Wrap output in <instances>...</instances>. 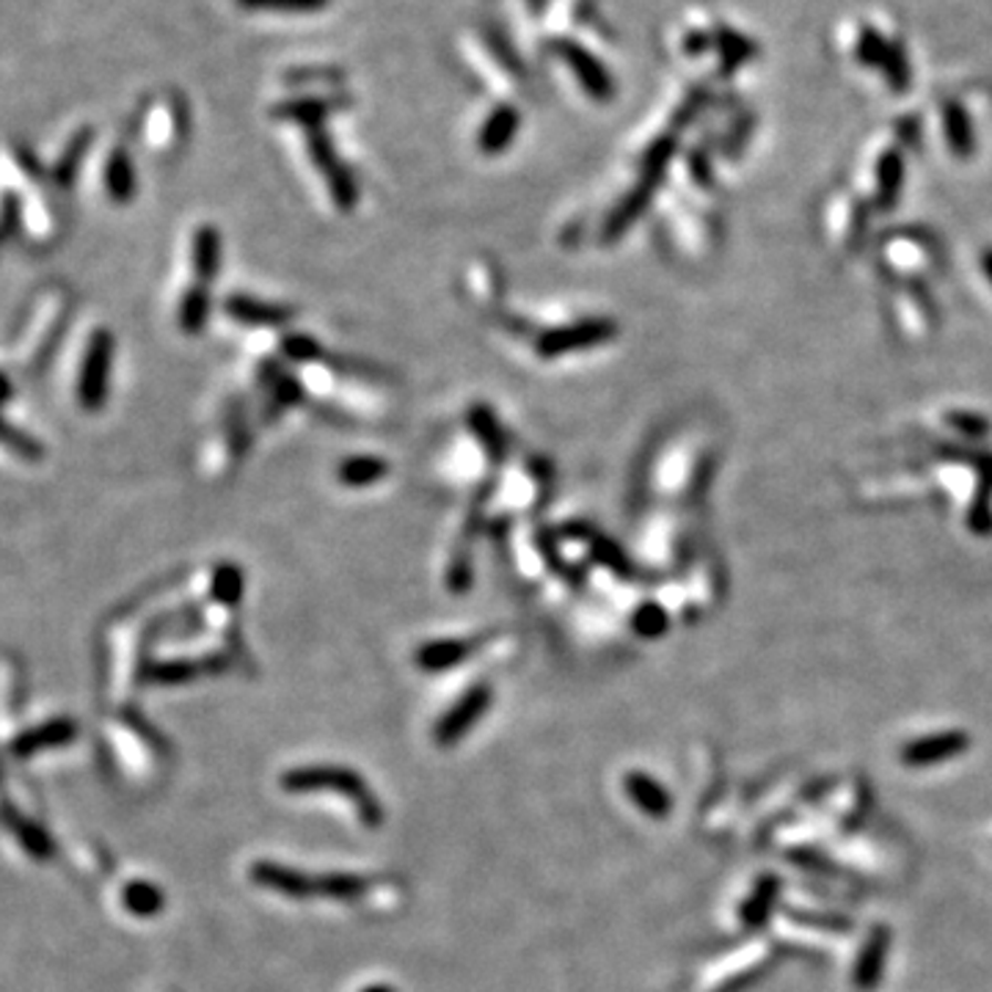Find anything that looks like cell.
Segmentation results:
<instances>
[{"label": "cell", "mask_w": 992, "mask_h": 992, "mask_svg": "<svg viewBox=\"0 0 992 992\" xmlns=\"http://www.w3.org/2000/svg\"><path fill=\"white\" fill-rule=\"evenodd\" d=\"M276 397H279L281 403L292 405L298 403V397H301V389H298V383L292 381V378H279V381H276Z\"/></svg>", "instance_id": "83f0119b"}, {"label": "cell", "mask_w": 992, "mask_h": 992, "mask_svg": "<svg viewBox=\"0 0 992 992\" xmlns=\"http://www.w3.org/2000/svg\"><path fill=\"white\" fill-rule=\"evenodd\" d=\"M281 351H285V356L292 359V362H314V359L320 356L318 342L301 334L287 337V340L281 342Z\"/></svg>", "instance_id": "484cf974"}, {"label": "cell", "mask_w": 992, "mask_h": 992, "mask_svg": "<svg viewBox=\"0 0 992 992\" xmlns=\"http://www.w3.org/2000/svg\"><path fill=\"white\" fill-rule=\"evenodd\" d=\"M946 130H949V141L954 146L957 155L968 157V152L973 149V135H971V120L965 116V111L960 105H946Z\"/></svg>", "instance_id": "ffe728a7"}, {"label": "cell", "mask_w": 992, "mask_h": 992, "mask_svg": "<svg viewBox=\"0 0 992 992\" xmlns=\"http://www.w3.org/2000/svg\"><path fill=\"white\" fill-rule=\"evenodd\" d=\"M281 114L292 122H301L307 124L309 130L318 127L320 122L329 116V103H318V100H301V103H290V105H281Z\"/></svg>", "instance_id": "603a6c76"}, {"label": "cell", "mask_w": 992, "mask_h": 992, "mask_svg": "<svg viewBox=\"0 0 992 992\" xmlns=\"http://www.w3.org/2000/svg\"><path fill=\"white\" fill-rule=\"evenodd\" d=\"M309 146H312V157H314V166L323 172L326 183H329L331 194H334V202L342 207V210H353L356 207V183L353 177L348 174V168L342 166L340 157H337L334 146L331 141L326 138V133L320 127L309 130Z\"/></svg>", "instance_id": "5b68a950"}, {"label": "cell", "mask_w": 992, "mask_h": 992, "mask_svg": "<svg viewBox=\"0 0 992 992\" xmlns=\"http://www.w3.org/2000/svg\"><path fill=\"white\" fill-rule=\"evenodd\" d=\"M888 50H890V42L882 37V33L874 31V28H864V33H860V39H858V59L864 61V64L882 66Z\"/></svg>", "instance_id": "cb8c5ba5"}, {"label": "cell", "mask_w": 992, "mask_h": 992, "mask_svg": "<svg viewBox=\"0 0 992 992\" xmlns=\"http://www.w3.org/2000/svg\"><path fill=\"white\" fill-rule=\"evenodd\" d=\"M124 907H127V910L138 918L157 916V912L163 910L161 888H157V885L135 879V882H130L127 890H124Z\"/></svg>", "instance_id": "e0dca14e"}, {"label": "cell", "mask_w": 992, "mask_h": 992, "mask_svg": "<svg viewBox=\"0 0 992 992\" xmlns=\"http://www.w3.org/2000/svg\"><path fill=\"white\" fill-rule=\"evenodd\" d=\"M11 392H14V383H11L9 370L0 368V409L11 400Z\"/></svg>", "instance_id": "f1b7e54d"}, {"label": "cell", "mask_w": 992, "mask_h": 992, "mask_svg": "<svg viewBox=\"0 0 992 992\" xmlns=\"http://www.w3.org/2000/svg\"><path fill=\"white\" fill-rule=\"evenodd\" d=\"M244 574L238 571L235 566H221L216 568L213 574V585H210V596L218 601V604H238L244 599Z\"/></svg>", "instance_id": "d6986e66"}, {"label": "cell", "mask_w": 992, "mask_h": 992, "mask_svg": "<svg viewBox=\"0 0 992 992\" xmlns=\"http://www.w3.org/2000/svg\"><path fill=\"white\" fill-rule=\"evenodd\" d=\"M227 312L232 314L235 320H244V323H251V326H281L292 318L290 309L273 307V303H262V301H257V298H248V296L229 298Z\"/></svg>", "instance_id": "5bb4252c"}, {"label": "cell", "mask_w": 992, "mask_h": 992, "mask_svg": "<svg viewBox=\"0 0 992 992\" xmlns=\"http://www.w3.org/2000/svg\"><path fill=\"white\" fill-rule=\"evenodd\" d=\"M879 70L885 72V78H888V83L896 89V92H905L907 83H910V64H907V53L899 48V44H890L888 55H885Z\"/></svg>", "instance_id": "7402d4cb"}, {"label": "cell", "mask_w": 992, "mask_h": 992, "mask_svg": "<svg viewBox=\"0 0 992 992\" xmlns=\"http://www.w3.org/2000/svg\"><path fill=\"white\" fill-rule=\"evenodd\" d=\"M72 312V298L66 287H42L28 303L17 334L6 348V368L17 375L33 378L48 364L66 329Z\"/></svg>", "instance_id": "6da1fadb"}, {"label": "cell", "mask_w": 992, "mask_h": 992, "mask_svg": "<svg viewBox=\"0 0 992 992\" xmlns=\"http://www.w3.org/2000/svg\"><path fill=\"white\" fill-rule=\"evenodd\" d=\"M612 337H616V323H612V320L604 318L579 320V323L546 331V334L538 340V351L540 356L546 359L566 356V353L585 351V348L604 345V342L612 340Z\"/></svg>", "instance_id": "277c9868"}, {"label": "cell", "mask_w": 992, "mask_h": 992, "mask_svg": "<svg viewBox=\"0 0 992 992\" xmlns=\"http://www.w3.org/2000/svg\"><path fill=\"white\" fill-rule=\"evenodd\" d=\"M44 455H48L44 444L37 436H31L25 427L6 420L3 409H0V458L11 461L17 466H39Z\"/></svg>", "instance_id": "9c48e42d"}, {"label": "cell", "mask_w": 992, "mask_h": 992, "mask_svg": "<svg viewBox=\"0 0 992 992\" xmlns=\"http://www.w3.org/2000/svg\"><path fill=\"white\" fill-rule=\"evenodd\" d=\"M988 270H990V276H992V254L988 257Z\"/></svg>", "instance_id": "4dcf8cb0"}, {"label": "cell", "mask_w": 992, "mask_h": 992, "mask_svg": "<svg viewBox=\"0 0 992 992\" xmlns=\"http://www.w3.org/2000/svg\"><path fill=\"white\" fill-rule=\"evenodd\" d=\"M331 0H238L248 11H290V14H309L323 11Z\"/></svg>", "instance_id": "44dd1931"}, {"label": "cell", "mask_w": 992, "mask_h": 992, "mask_svg": "<svg viewBox=\"0 0 992 992\" xmlns=\"http://www.w3.org/2000/svg\"><path fill=\"white\" fill-rule=\"evenodd\" d=\"M196 673H202V668L190 662H161L157 668H152V679H157L161 684H183Z\"/></svg>", "instance_id": "d4e9b609"}, {"label": "cell", "mask_w": 992, "mask_h": 992, "mask_svg": "<svg viewBox=\"0 0 992 992\" xmlns=\"http://www.w3.org/2000/svg\"><path fill=\"white\" fill-rule=\"evenodd\" d=\"M472 427H475V433L480 436L483 447H486L494 458H502V455L507 453L505 431H502V425L496 422L492 409H483V405H477V409L472 411Z\"/></svg>", "instance_id": "ac0fdd59"}, {"label": "cell", "mask_w": 992, "mask_h": 992, "mask_svg": "<svg viewBox=\"0 0 992 992\" xmlns=\"http://www.w3.org/2000/svg\"><path fill=\"white\" fill-rule=\"evenodd\" d=\"M100 183H103V190L105 196H108V202H114V205H127V202H133L135 166L133 157L127 155L124 146H114V149L108 152V157H105L103 163V177H100Z\"/></svg>", "instance_id": "30bf717a"}, {"label": "cell", "mask_w": 992, "mask_h": 992, "mask_svg": "<svg viewBox=\"0 0 992 992\" xmlns=\"http://www.w3.org/2000/svg\"><path fill=\"white\" fill-rule=\"evenodd\" d=\"M472 651H475V642L466 640L425 642V645L416 651V664H420L422 670H431V673H442V670H450L455 668V664L464 662Z\"/></svg>", "instance_id": "4fadbf2b"}, {"label": "cell", "mask_w": 992, "mask_h": 992, "mask_svg": "<svg viewBox=\"0 0 992 992\" xmlns=\"http://www.w3.org/2000/svg\"><path fill=\"white\" fill-rule=\"evenodd\" d=\"M364 992H394V990L389 988V984H372V988H368Z\"/></svg>", "instance_id": "f546056e"}, {"label": "cell", "mask_w": 992, "mask_h": 992, "mask_svg": "<svg viewBox=\"0 0 992 992\" xmlns=\"http://www.w3.org/2000/svg\"><path fill=\"white\" fill-rule=\"evenodd\" d=\"M190 268H194L199 285H207L221 270V238L213 227H199L190 244Z\"/></svg>", "instance_id": "7c38bea8"}, {"label": "cell", "mask_w": 992, "mask_h": 992, "mask_svg": "<svg viewBox=\"0 0 992 992\" xmlns=\"http://www.w3.org/2000/svg\"><path fill=\"white\" fill-rule=\"evenodd\" d=\"M555 50H557V55H560L568 66H571V72L579 78V83H582V89L590 94V97L612 100V94H616V83H612L610 72L604 70V64H601L593 53H588L585 48H579L577 42H566V39H562V42H557Z\"/></svg>", "instance_id": "52a82bcc"}, {"label": "cell", "mask_w": 992, "mask_h": 992, "mask_svg": "<svg viewBox=\"0 0 992 992\" xmlns=\"http://www.w3.org/2000/svg\"><path fill=\"white\" fill-rule=\"evenodd\" d=\"M207 314H210V298H207L205 285L190 287L188 292L179 301L177 323L185 334H199L207 323Z\"/></svg>", "instance_id": "2e32d148"}, {"label": "cell", "mask_w": 992, "mask_h": 992, "mask_svg": "<svg viewBox=\"0 0 992 992\" xmlns=\"http://www.w3.org/2000/svg\"><path fill=\"white\" fill-rule=\"evenodd\" d=\"M111 370H114V334L103 326L89 329L78 351L75 368H72V400L78 409L94 414L108 400Z\"/></svg>", "instance_id": "7a4b0ae2"}, {"label": "cell", "mask_w": 992, "mask_h": 992, "mask_svg": "<svg viewBox=\"0 0 992 992\" xmlns=\"http://www.w3.org/2000/svg\"><path fill=\"white\" fill-rule=\"evenodd\" d=\"M637 629L642 634H657L659 629H664V612H659L657 607H645L642 612H637Z\"/></svg>", "instance_id": "4316f807"}, {"label": "cell", "mask_w": 992, "mask_h": 992, "mask_svg": "<svg viewBox=\"0 0 992 992\" xmlns=\"http://www.w3.org/2000/svg\"><path fill=\"white\" fill-rule=\"evenodd\" d=\"M92 138H94L92 130H78V133H72L70 138H66L64 144L55 149V155H50L48 161L39 163L44 179H48L53 188H59V190L72 188L78 172H81L83 157H86L89 146H92Z\"/></svg>", "instance_id": "ba28073f"}, {"label": "cell", "mask_w": 992, "mask_h": 992, "mask_svg": "<svg viewBox=\"0 0 992 992\" xmlns=\"http://www.w3.org/2000/svg\"><path fill=\"white\" fill-rule=\"evenodd\" d=\"M337 475L348 488H368L389 475V464L383 458H372V455H359V458L342 461Z\"/></svg>", "instance_id": "9a60e30c"}, {"label": "cell", "mask_w": 992, "mask_h": 992, "mask_svg": "<svg viewBox=\"0 0 992 992\" xmlns=\"http://www.w3.org/2000/svg\"><path fill=\"white\" fill-rule=\"evenodd\" d=\"M281 786L287 792H318V788H334L342 797L353 799L362 814V819L368 825H378L381 822V805L378 799L368 792V783L351 769H337V766H307V769H292L290 775H285Z\"/></svg>", "instance_id": "3957f363"}, {"label": "cell", "mask_w": 992, "mask_h": 992, "mask_svg": "<svg viewBox=\"0 0 992 992\" xmlns=\"http://www.w3.org/2000/svg\"><path fill=\"white\" fill-rule=\"evenodd\" d=\"M492 706V686L480 684V686H472L436 725V742L438 744H455L458 740H464L466 734L472 731V725L483 717Z\"/></svg>", "instance_id": "8992f818"}, {"label": "cell", "mask_w": 992, "mask_h": 992, "mask_svg": "<svg viewBox=\"0 0 992 992\" xmlns=\"http://www.w3.org/2000/svg\"><path fill=\"white\" fill-rule=\"evenodd\" d=\"M518 124H521L518 111L513 108V105H499V108L488 116L486 124H483L477 144H480V149L486 152V155H499V152H505L507 146L513 144V138H516L518 133Z\"/></svg>", "instance_id": "8fae6325"}]
</instances>
